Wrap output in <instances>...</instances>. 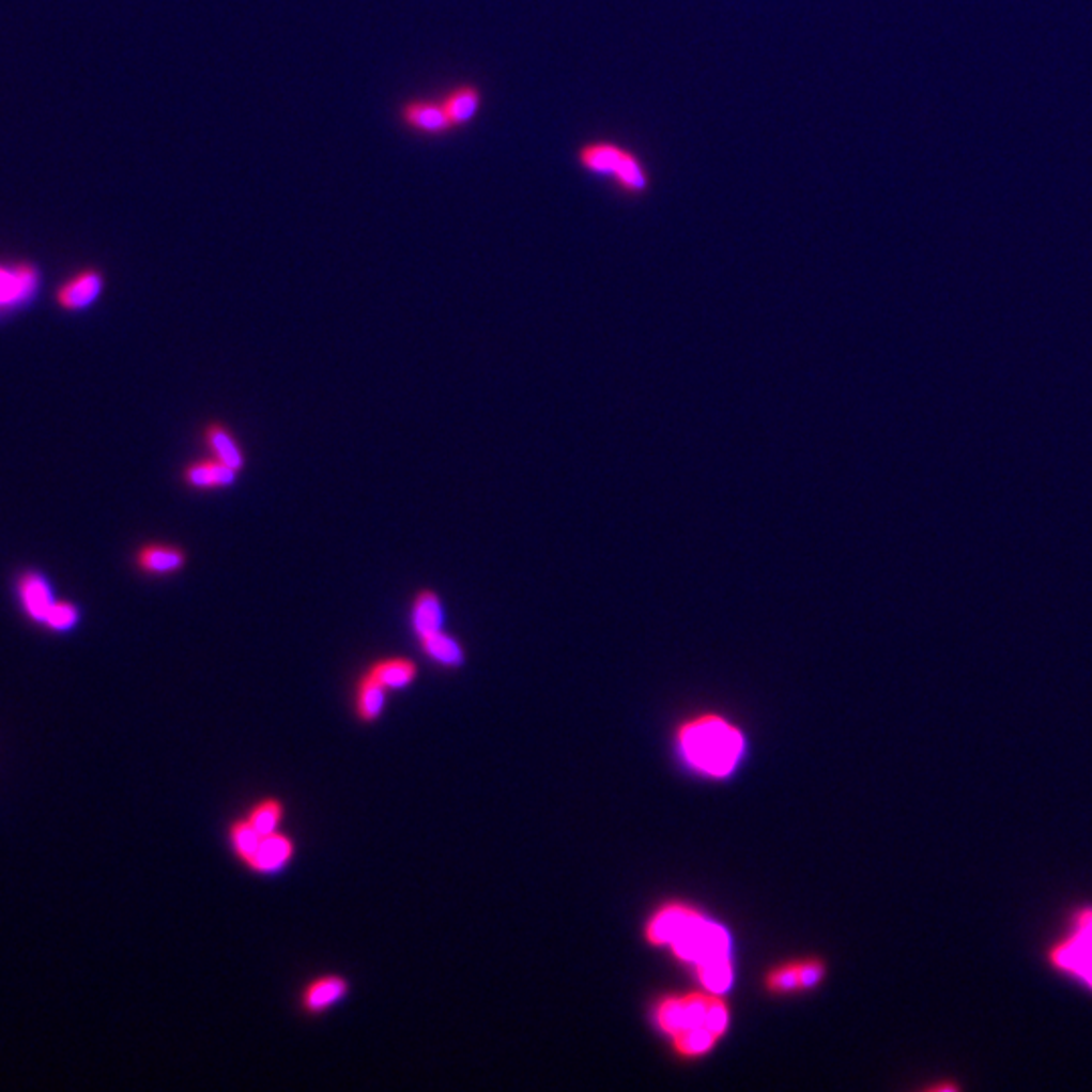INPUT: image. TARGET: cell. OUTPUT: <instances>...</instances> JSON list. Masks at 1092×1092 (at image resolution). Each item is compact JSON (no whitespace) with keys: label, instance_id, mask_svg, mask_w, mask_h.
Listing matches in <instances>:
<instances>
[{"label":"cell","instance_id":"7","mask_svg":"<svg viewBox=\"0 0 1092 1092\" xmlns=\"http://www.w3.org/2000/svg\"><path fill=\"white\" fill-rule=\"evenodd\" d=\"M351 991V982L340 973L316 975L299 991V1010L306 1016H322L338 1005Z\"/></svg>","mask_w":1092,"mask_h":1092},{"label":"cell","instance_id":"22","mask_svg":"<svg viewBox=\"0 0 1092 1092\" xmlns=\"http://www.w3.org/2000/svg\"><path fill=\"white\" fill-rule=\"evenodd\" d=\"M37 281V274L31 267L2 270L0 267V306H9L27 296Z\"/></svg>","mask_w":1092,"mask_h":1092},{"label":"cell","instance_id":"8","mask_svg":"<svg viewBox=\"0 0 1092 1092\" xmlns=\"http://www.w3.org/2000/svg\"><path fill=\"white\" fill-rule=\"evenodd\" d=\"M294 856H296L294 837L278 830L261 837L260 848L247 868L260 876H274L283 871L294 860Z\"/></svg>","mask_w":1092,"mask_h":1092},{"label":"cell","instance_id":"9","mask_svg":"<svg viewBox=\"0 0 1092 1092\" xmlns=\"http://www.w3.org/2000/svg\"><path fill=\"white\" fill-rule=\"evenodd\" d=\"M401 118L411 130L426 134V136H442V134H447L456 128L445 111L442 99L440 102L411 99L403 106Z\"/></svg>","mask_w":1092,"mask_h":1092},{"label":"cell","instance_id":"17","mask_svg":"<svg viewBox=\"0 0 1092 1092\" xmlns=\"http://www.w3.org/2000/svg\"><path fill=\"white\" fill-rule=\"evenodd\" d=\"M445 111L451 120L453 126H463L467 122H472L476 118V113L480 111L481 106V93L476 86H458L456 90L445 95L442 99Z\"/></svg>","mask_w":1092,"mask_h":1092},{"label":"cell","instance_id":"12","mask_svg":"<svg viewBox=\"0 0 1092 1092\" xmlns=\"http://www.w3.org/2000/svg\"><path fill=\"white\" fill-rule=\"evenodd\" d=\"M186 560L188 558L183 549L152 542L138 551L136 567L147 574H172L183 571Z\"/></svg>","mask_w":1092,"mask_h":1092},{"label":"cell","instance_id":"4","mask_svg":"<svg viewBox=\"0 0 1092 1092\" xmlns=\"http://www.w3.org/2000/svg\"><path fill=\"white\" fill-rule=\"evenodd\" d=\"M579 163L595 174H610L626 193L640 195L648 188V174L640 158L612 142L587 144L579 152Z\"/></svg>","mask_w":1092,"mask_h":1092},{"label":"cell","instance_id":"3","mask_svg":"<svg viewBox=\"0 0 1092 1092\" xmlns=\"http://www.w3.org/2000/svg\"><path fill=\"white\" fill-rule=\"evenodd\" d=\"M676 742L686 765L708 779L730 778L747 751L741 728L714 712L688 719L678 728Z\"/></svg>","mask_w":1092,"mask_h":1092},{"label":"cell","instance_id":"6","mask_svg":"<svg viewBox=\"0 0 1092 1092\" xmlns=\"http://www.w3.org/2000/svg\"><path fill=\"white\" fill-rule=\"evenodd\" d=\"M826 965L819 959H797L785 962L769 969L765 975V987L771 994H799L810 991L824 982Z\"/></svg>","mask_w":1092,"mask_h":1092},{"label":"cell","instance_id":"13","mask_svg":"<svg viewBox=\"0 0 1092 1092\" xmlns=\"http://www.w3.org/2000/svg\"><path fill=\"white\" fill-rule=\"evenodd\" d=\"M444 603H442L440 595L431 589L417 593V597L413 601V612H411V626H413L417 640L444 630Z\"/></svg>","mask_w":1092,"mask_h":1092},{"label":"cell","instance_id":"14","mask_svg":"<svg viewBox=\"0 0 1092 1092\" xmlns=\"http://www.w3.org/2000/svg\"><path fill=\"white\" fill-rule=\"evenodd\" d=\"M372 678H376L387 690H405L413 685L419 676V666L415 660L395 656V658H381L367 667Z\"/></svg>","mask_w":1092,"mask_h":1092},{"label":"cell","instance_id":"10","mask_svg":"<svg viewBox=\"0 0 1092 1092\" xmlns=\"http://www.w3.org/2000/svg\"><path fill=\"white\" fill-rule=\"evenodd\" d=\"M387 694H389V690L365 670L354 685V701H352L354 703L352 710H354V717L358 719V722L372 724V722L379 721L387 708Z\"/></svg>","mask_w":1092,"mask_h":1092},{"label":"cell","instance_id":"11","mask_svg":"<svg viewBox=\"0 0 1092 1092\" xmlns=\"http://www.w3.org/2000/svg\"><path fill=\"white\" fill-rule=\"evenodd\" d=\"M102 290H104L102 274L95 270H86V272L77 274L74 279H70L57 292V302L65 310H83L97 299Z\"/></svg>","mask_w":1092,"mask_h":1092},{"label":"cell","instance_id":"21","mask_svg":"<svg viewBox=\"0 0 1092 1092\" xmlns=\"http://www.w3.org/2000/svg\"><path fill=\"white\" fill-rule=\"evenodd\" d=\"M283 815H286V805L283 801L276 796L261 797L260 801H256L249 812L245 814L247 821L261 833V835H270V833L278 832L281 830V821H283Z\"/></svg>","mask_w":1092,"mask_h":1092},{"label":"cell","instance_id":"23","mask_svg":"<svg viewBox=\"0 0 1092 1092\" xmlns=\"http://www.w3.org/2000/svg\"><path fill=\"white\" fill-rule=\"evenodd\" d=\"M43 624L47 628H51V630H70V628H74L75 624H77V610H75V605L67 603V601H56Z\"/></svg>","mask_w":1092,"mask_h":1092},{"label":"cell","instance_id":"19","mask_svg":"<svg viewBox=\"0 0 1092 1092\" xmlns=\"http://www.w3.org/2000/svg\"><path fill=\"white\" fill-rule=\"evenodd\" d=\"M204 440H206V444L211 445V451L215 453V458L219 462L227 463L235 472L243 470V465H245L243 451H241L240 445L233 440V435L229 433L227 427L222 426V424L206 426V429H204Z\"/></svg>","mask_w":1092,"mask_h":1092},{"label":"cell","instance_id":"1","mask_svg":"<svg viewBox=\"0 0 1092 1092\" xmlns=\"http://www.w3.org/2000/svg\"><path fill=\"white\" fill-rule=\"evenodd\" d=\"M644 935L649 944L670 949L678 962L692 965L706 991L724 996L733 987V937L703 910L680 901L666 903L649 917Z\"/></svg>","mask_w":1092,"mask_h":1092},{"label":"cell","instance_id":"15","mask_svg":"<svg viewBox=\"0 0 1092 1092\" xmlns=\"http://www.w3.org/2000/svg\"><path fill=\"white\" fill-rule=\"evenodd\" d=\"M237 474L240 472H235L227 463L213 458V460H201V462L186 465L185 481L190 488H197V490H219V488L233 486L237 480Z\"/></svg>","mask_w":1092,"mask_h":1092},{"label":"cell","instance_id":"2","mask_svg":"<svg viewBox=\"0 0 1092 1092\" xmlns=\"http://www.w3.org/2000/svg\"><path fill=\"white\" fill-rule=\"evenodd\" d=\"M653 1021L676 1055L696 1060L710 1055L726 1034L730 1008L721 994L701 989L658 1000Z\"/></svg>","mask_w":1092,"mask_h":1092},{"label":"cell","instance_id":"20","mask_svg":"<svg viewBox=\"0 0 1092 1092\" xmlns=\"http://www.w3.org/2000/svg\"><path fill=\"white\" fill-rule=\"evenodd\" d=\"M227 837H229V846H231V850H233V853L240 858L241 864L249 866V864H251V860H253V856L258 852V848H260V842L263 835H261V833L258 832V830H256L249 821H247V817L243 815V817H237V819H233V821L229 824Z\"/></svg>","mask_w":1092,"mask_h":1092},{"label":"cell","instance_id":"18","mask_svg":"<svg viewBox=\"0 0 1092 1092\" xmlns=\"http://www.w3.org/2000/svg\"><path fill=\"white\" fill-rule=\"evenodd\" d=\"M20 597H22V605L27 613L35 619V621H45L47 613L51 610V605L56 603L51 599V591L45 583L43 576L39 574H25L20 579L19 583Z\"/></svg>","mask_w":1092,"mask_h":1092},{"label":"cell","instance_id":"16","mask_svg":"<svg viewBox=\"0 0 1092 1092\" xmlns=\"http://www.w3.org/2000/svg\"><path fill=\"white\" fill-rule=\"evenodd\" d=\"M419 646L431 662H435L437 666L445 667V670H458L465 662V649L462 644L453 635L445 633L444 630L421 637Z\"/></svg>","mask_w":1092,"mask_h":1092},{"label":"cell","instance_id":"5","mask_svg":"<svg viewBox=\"0 0 1092 1092\" xmlns=\"http://www.w3.org/2000/svg\"><path fill=\"white\" fill-rule=\"evenodd\" d=\"M1048 959L1060 973L1092 989V907L1074 914L1068 933L1050 949Z\"/></svg>","mask_w":1092,"mask_h":1092}]
</instances>
